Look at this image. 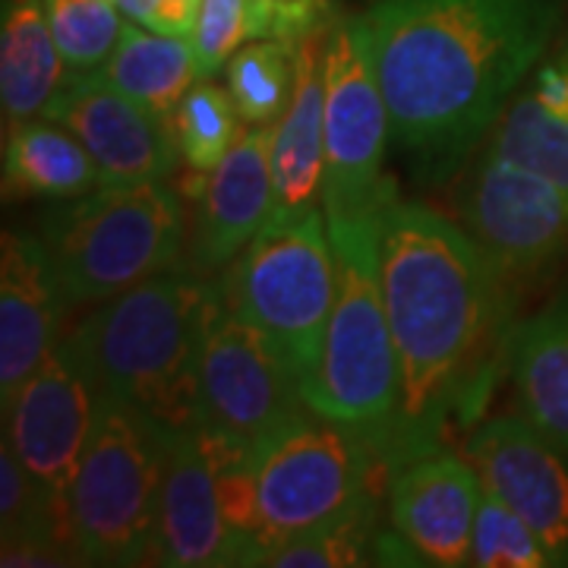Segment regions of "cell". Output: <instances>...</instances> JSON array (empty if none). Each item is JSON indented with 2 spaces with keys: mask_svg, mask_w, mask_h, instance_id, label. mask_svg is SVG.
Masks as SVG:
<instances>
[{
  "mask_svg": "<svg viewBox=\"0 0 568 568\" xmlns=\"http://www.w3.org/2000/svg\"><path fill=\"white\" fill-rule=\"evenodd\" d=\"M379 275L398 357V417L388 470L443 448L470 426L508 373L515 291L465 227L436 209L392 196L379 222Z\"/></svg>",
  "mask_w": 568,
  "mask_h": 568,
  "instance_id": "6da1fadb",
  "label": "cell"
},
{
  "mask_svg": "<svg viewBox=\"0 0 568 568\" xmlns=\"http://www.w3.org/2000/svg\"><path fill=\"white\" fill-rule=\"evenodd\" d=\"M562 10L566 0H376L354 17L392 140L446 178L544 58Z\"/></svg>",
  "mask_w": 568,
  "mask_h": 568,
  "instance_id": "7a4b0ae2",
  "label": "cell"
},
{
  "mask_svg": "<svg viewBox=\"0 0 568 568\" xmlns=\"http://www.w3.org/2000/svg\"><path fill=\"white\" fill-rule=\"evenodd\" d=\"M222 287L196 263H174L95 306L70 345L102 398L133 405L164 426L193 424L200 357Z\"/></svg>",
  "mask_w": 568,
  "mask_h": 568,
  "instance_id": "3957f363",
  "label": "cell"
},
{
  "mask_svg": "<svg viewBox=\"0 0 568 568\" xmlns=\"http://www.w3.org/2000/svg\"><path fill=\"white\" fill-rule=\"evenodd\" d=\"M379 219L328 227L338 294L320 361L304 379L310 410L366 433L388 467L398 417V357L379 275Z\"/></svg>",
  "mask_w": 568,
  "mask_h": 568,
  "instance_id": "277c9868",
  "label": "cell"
},
{
  "mask_svg": "<svg viewBox=\"0 0 568 568\" xmlns=\"http://www.w3.org/2000/svg\"><path fill=\"white\" fill-rule=\"evenodd\" d=\"M186 219L168 181L99 186L41 222L39 241L63 310L102 304L181 263Z\"/></svg>",
  "mask_w": 568,
  "mask_h": 568,
  "instance_id": "5b68a950",
  "label": "cell"
},
{
  "mask_svg": "<svg viewBox=\"0 0 568 568\" xmlns=\"http://www.w3.org/2000/svg\"><path fill=\"white\" fill-rule=\"evenodd\" d=\"M168 429L133 405L102 398L67 493V525L82 562L140 566L155 540Z\"/></svg>",
  "mask_w": 568,
  "mask_h": 568,
  "instance_id": "8992f818",
  "label": "cell"
},
{
  "mask_svg": "<svg viewBox=\"0 0 568 568\" xmlns=\"http://www.w3.org/2000/svg\"><path fill=\"white\" fill-rule=\"evenodd\" d=\"M219 287L224 310L265 332L304 386L320 361L338 294V265L325 212L313 209L287 222L268 219L227 265Z\"/></svg>",
  "mask_w": 568,
  "mask_h": 568,
  "instance_id": "52a82bcc",
  "label": "cell"
},
{
  "mask_svg": "<svg viewBox=\"0 0 568 568\" xmlns=\"http://www.w3.org/2000/svg\"><path fill=\"white\" fill-rule=\"evenodd\" d=\"M263 547L304 534L369 499L376 443L354 426L306 410L253 458ZM386 465V462H383Z\"/></svg>",
  "mask_w": 568,
  "mask_h": 568,
  "instance_id": "ba28073f",
  "label": "cell"
},
{
  "mask_svg": "<svg viewBox=\"0 0 568 568\" xmlns=\"http://www.w3.org/2000/svg\"><path fill=\"white\" fill-rule=\"evenodd\" d=\"M306 410L297 369L272 338L222 304L205 335L196 417L205 443L256 458Z\"/></svg>",
  "mask_w": 568,
  "mask_h": 568,
  "instance_id": "9c48e42d",
  "label": "cell"
},
{
  "mask_svg": "<svg viewBox=\"0 0 568 568\" xmlns=\"http://www.w3.org/2000/svg\"><path fill=\"white\" fill-rule=\"evenodd\" d=\"M388 108L354 20H342L325 48V178L328 227L373 222L395 196L383 178Z\"/></svg>",
  "mask_w": 568,
  "mask_h": 568,
  "instance_id": "30bf717a",
  "label": "cell"
},
{
  "mask_svg": "<svg viewBox=\"0 0 568 568\" xmlns=\"http://www.w3.org/2000/svg\"><path fill=\"white\" fill-rule=\"evenodd\" d=\"M452 209L511 282L547 272L568 253V193L489 149L458 181Z\"/></svg>",
  "mask_w": 568,
  "mask_h": 568,
  "instance_id": "8fae6325",
  "label": "cell"
},
{
  "mask_svg": "<svg viewBox=\"0 0 568 568\" xmlns=\"http://www.w3.org/2000/svg\"><path fill=\"white\" fill-rule=\"evenodd\" d=\"M99 405L102 395L80 354L70 338H58L39 369L3 407V439L13 446L22 467L63 506Z\"/></svg>",
  "mask_w": 568,
  "mask_h": 568,
  "instance_id": "7c38bea8",
  "label": "cell"
},
{
  "mask_svg": "<svg viewBox=\"0 0 568 568\" xmlns=\"http://www.w3.org/2000/svg\"><path fill=\"white\" fill-rule=\"evenodd\" d=\"M44 118L89 149L102 171V186L168 181L178 168L181 142L171 121L126 99L99 73L67 77Z\"/></svg>",
  "mask_w": 568,
  "mask_h": 568,
  "instance_id": "4fadbf2b",
  "label": "cell"
},
{
  "mask_svg": "<svg viewBox=\"0 0 568 568\" xmlns=\"http://www.w3.org/2000/svg\"><path fill=\"white\" fill-rule=\"evenodd\" d=\"M467 458L547 549L549 566H568V455L521 414H499L467 439Z\"/></svg>",
  "mask_w": 568,
  "mask_h": 568,
  "instance_id": "5bb4252c",
  "label": "cell"
},
{
  "mask_svg": "<svg viewBox=\"0 0 568 568\" xmlns=\"http://www.w3.org/2000/svg\"><path fill=\"white\" fill-rule=\"evenodd\" d=\"M164 470L149 562L171 568L234 566L237 549L224 525L215 465L196 424L164 426Z\"/></svg>",
  "mask_w": 568,
  "mask_h": 568,
  "instance_id": "9a60e30c",
  "label": "cell"
},
{
  "mask_svg": "<svg viewBox=\"0 0 568 568\" xmlns=\"http://www.w3.org/2000/svg\"><path fill=\"white\" fill-rule=\"evenodd\" d=\"M392 474V525L417 562L467 566L484 489L477 467L446 448H433Z\"/></svg>",
  "mask_w": 568,
  "mask_h": 568,
  "instance_id": "2e32d148",
  "label": "cell"
},
{
  "mask_svg": "<svg viewBox=\"0 0 568 568\" xmlns=\"http://www.w3.org/2000/svg\"><path fill=\"white\" fill-rule=\"evenodd\" d=\"M272 140L275 126H250L205 178L193 253L205 272L234 263L268 219L275 203Z\"/></svg>",
  "mask_w": 568,
  "mask_h": 568,
  "instance_id": "e0dca14e",
  "label": "cell"
},
{
  "mask_svg": "<svg viewBox=\"0 0 568 568\" xmlns=\"http://www.w3.org/2000/svg\"><path fill=\"white\" fill-rule=\"evenodd\" d=\"M63 304L39 237L3 234L0 263V402H13L22 383L58 345Z\"/></svg>",
  "mask_w": 568,
  "mask_h": 568,
  "instance_id": "ac0fdd59",
  "label": "cell"
},
{
  "mask_svg": "<svg viewBox=\"0 0 568 568\" xmlns=\"http://www.w3.org/2000/svg\"><path fill=\"white\" fill-rule=\"evenodd\" d=\"M328 32H316L297 44V89L294 102L275 123L272 181L275 203L268 219H301L323 203L325 178V48ZM265 219V222H268Z\"/></svg>",
  "mask_w": 568,
  "mask_h": 568,
  "instance_id": "d6986e66",
  "label": "cell"
},
{
  "mask_svg": "<svg viewBox=\"0 0 568 568\" xmlns=\"http://www.w3.org/2000/svg\"><path fill=\"white\" fill-rule=\"evenodd\" d=\"M508 376L518 414L568 455V287L518 325Z\"/></svg>",
  "mask_w": 568,
  "mask_h": 568,
  "instance_id": "ffe728a7",
  "label": "cell"
},
{
  "mask_svg": "<svg viewBox=\"0 0 568 568\" xmlns=\"http://www.w3.org/2000/svg\"><path fill=\"white\" fill-rule=\"evenodd\" d=\"M342 22L335 0H203L193 29L200 80H212L234 51L256 39L301 44Z\"/></svg>",
  "mask_w": 568,
  "mask_h": 568,
  "instance_id": "44dd1931",
  "label": "cell"
},
{
  "mask_svg": "<svg viewBox=\"0 0 568 568\" xmlns=\"http://www.w3.org/2000/svg\"><path fill=\"white\" fill-rule=\"evenodd\" d=\"M63 58L44 0H3L0 26V102L3 123L44 118L48 104L67 82Z\"/></svg>",
  "mask_w": 568,
  "mask_h": 568,
  "instance_id": "7402d4cb",
  "label": "cell"
},
{
  "mask_svg": "<svg viewBox=\"0 0 568 568\" xmlns=\"http://www.w3.org/2000/svg\"><path fill=\"white\" fill-rule=\"evenodd\" d=\"M102 186V171L70 130L51 121H22L3 136L7 200H80Z\"/></svg>",
  "mask_w": 568,
  "mask_h": 568,
  "instance_id": "603a6c76",
  "label": "cell"
},
{
  "mask_svg": "<svg viewBox=\"0 0 568 568\" xmlns=\"http://www.w3.org/2000/svg\"><path fill=\"white\" fill-rule=\"evenodd\" d=\"M0 540L3 566L82 562L67 525V506L22 467L13 446L0 448Z\"/></svg>",
  "mask_w": 568,
  "mask_h": 568,
  "instance_id": "cb8c5ba5",
  "label": "cell"
},
{
  "mask_svg": "<svg viewBox=\"0 0 568 568\" xmlns=\"http://www.w3.org/2000/svg\"><path fill=\"white\" fill-rule=\"evenodd\" d=\"M99 77L126 99L159 118H174L190 85L200 80L193 41L152 32L140 22L123 26V36Z\"/></svg>",
  "mask_w": 568,
  "mask_h": 568,
  "instance_id": "d4e9b609",
  "label": "cell"
},
{
  "mask_svg": "<svg viewBox=\"0 0 568 568\" xmlns=\"http://www.w3.org/2000/svg\"><path fill=\"white\" fill-rule=\"evenodd\" d=\"M489 152L568 193V118L556 114L534 92L506 104L493 123Z\"/></svg>",
  "mask_w": 568,
  "mask_h": 568,
  "instance_id": "484cf974",
  "label": "cell"
},
{
  "mask_svg": "<svg viewBox=\"0 0 568 568\" xmlns=\"http://www.w3.org/2000/svg\"><path fill=\"white\" fill-rule=\"evenodd\" d=\"M297 89V44L256 39L241 44L227 61V92L241 121L275 126L294 102Z\"/></svg>",
  "mask_w": 568,
  "mask_h": 568,
  "instance_id": "4316f807",
  "label": "cell"
},
{
  "mask_svg": "<svg viewBox=\"0 0 568 568\" xmlns=\"http://www.w3.org/2000/svg\"><path fill=\"white\" fill-rule=\"evenodd\" d=\"M379 537L376 534V503L373 496L351 508L345 515L325 521L320 528L294 534L268 547L260 566L275 568H338V566H366L373 556H379Z\"/></svg>",
  "mask_w": 568,
  "mask_h": 568,
  "instance_id": "83f0119b",
  "label": "cell"
},
{
  "mask_svg": "<svg viewBox=\"0 0 568 568\" xmlns=\"http://www.w3.org/2000/svg\"><path fill=\"white\" fill-rule=\"evenodd\" d=\"M67 77L99 73L123 36L121 7L114 0H44Z\"/></svg>",
  "mask_w": 568,
  "mask_h": 568,
  "instance_id": "f1b7e54d",
  "label": "cell"
},
{
  "mask_svg": "<svg viewBox=\"0 0 568 568\" xmlns=\"http://www.w3.org/2000/svg\"><path fill=\"white\" fill-rule=\"evenodd\" d=\"M183 162L196 171H215L227 149L241 136V114L231 92L219 82L200 80L190 85L174 114Z\"/></svg>",
  "mask_w": 568,
  "mask_h": 568,
  "instance_id": "f546056e",
  "label": "cell"
},
{
  "mask_svg": "<svg viewBox=\"0 0 568 568\" xmlns=\"http://www.w3.org/2000/svg\"><path fill=\"white\" fill-rule=\"evenodd\" d=\"M470 566L480 568H544L549 566L547 549L534 530L518 518V511L493 487L484 484L480 506L474 521Z\"/></svg>",
  "mask_w": 568,
  "mask_h": 568,
  "instance_id": "4dcf8cb0",
  "label": "cell"
},
{
  "mask_svg": "<svg viewBox=\"0 0 568 568\" xmlns=\"http://www.w3.org/2000/svg\"><path fill=\"white\" fill-rule=\"evenodd\" d=\"M123 17L140 22L152 32L193 39L203 0H118Z\"/></svg>",
  "mask_w": 568,
  "mask_h": 568,
  "instance_id": "1f68e13d",
  "label": "cell"
},
{
  "mask_svg": "<svg viewBox=\"0 0 568 568\" xmlns=\"http://www.w3.org/2000/svg\"><path fill=\"white\" fill-rule=\"evenodd\" d=\"M114 3H118V0H114Z\"/></svg>",
  "mask_w": 568,
  "mask_h": 568,
  "instance_id": "d6a6232c",
  "label": "cell"
}]
</instances>
